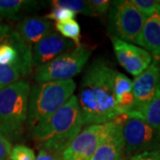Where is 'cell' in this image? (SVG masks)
Listing matches in <instances>:
<instances>
[{"instance_id":"52a82bcc","label":"cell","mask_w":160,"mask_h":160,"mask_svg":"<svg viewBox=\"0 0 160 160\" xmlns=\"http://www.w3.org/2000/svg\"><path fill=\"white\" fill-rule=\"evenodd\" d=\"M127 115L119 116L110 122L85 127L61 154L62 160H89L99 145L123 124Z\"/></svg>"},{"instance_id":"83f0119b","label":"cell","mask_w":160,"mask_h":160,"mask_svg":"<svg viewBox=\"0 0 160 160\" xmlns=\"http://www.w3.org/2000/svg\"><path fill=\"white\" fill-rule=\"evenodd\" d=\"M12 28L10 26H8L7 24L4 23L0 20V42L3 40V38L6 37V35L10 32Z\"/></svg>"},{"instance_id":"d4e9b609","label":"cell","mask_w":160,"mask_h":160,"mask_svg":"<svg viewBox=\"0 0 160 160\" xmlns=\"http://www.w3.org/2000/svg\"><path fill=\"white\" fill-rule=\"evenodd\" d=\"M12 142L0 132V160H9Z\"/></svg>"},{"instance_id":"2e32d148","label":"cell","mask_w":160,"mask_h":160,"mask_svg":"<svg viewBox=\"0 0 160 160\" xmlns=\"http://www.w3.org/2000/svg\"><path fill=\"white\" fill-rule=\"evenodd\" d=\"M126 115L142 118L160 134V90L149 102Z\"/></svg>"},{"instance_id":"7402d4cb","label":"cell","mask_w":160,"mask_h":160,"mask_svg":"<svg viewBox=\"0 0 160 160\" xmlns=\"http://www.w3.org/2000/svg\"><path fill=\"white\" fill-rule=\"evenodd\" d=\"M76 15L77 14L75 12L69 11L68 9L61 8V7H52L50 12H48L45 17L49 21L52 20V21H55L56 22H60L68 20H75Z\"/></svg>"},{"instance_id":"4fadbf2b","label":"cell","mask_w":160,"mask_h":160,"mask_svg":"<svg viewBox=\"0 0 160 160\" xmlns=\"http://www.w3.org/2000/svg\"><path fill=\"white\" fill-rule=\"evenodd\" d=\"M16 29L21 39L29 47L53 31L51 21L40 16L24 18L18 22Z\"/></svg>"},{"instance_id":"cb8c5ba5","label":"cell","mask_w":160,"mask_h":160,"mask_svg":"<svg viewBox=\"0 0 160 160\" xmlns=\"http://www.w3.org/2000/svg\"><path fill=\"white\" fill-rule=\"evenodd\" d=\"M92 11L95 15H104L109 12L111 1L109 0H90L89 1Z\"/></svg>"},{"instance_id":"ba28073f","label":"cell","mask_w":160,"mask_h":160,"mask_svg":"<svg viewBox=\"0 0 160 160\" xmlns=\"http://www.w3.org/2000/svg\"><path fill=\"white\" fill-rule=\"evenodd\" d=\"M125 158L160 149V134L140 118L127 116L122 125Z\"/></svg>"},{"instance_id":"d6986e66","label":"cell","mask_w":160,"mask_h":160,"mask_svg":"<svg viewBox=\"0 0 160 160\" xmlns=\"http://www.w3.org/2000/svg\"><path fill=\"white\" fill-rule=\"evenodd\" d=\"M52 7L65 8L73 12L76 14L81 13L86 16H94L95 13L92 11L89 1L85 0H52L50 2Z\"/></svg>"},{"instance_id":"7c38bea8","label":"cell","mask_w":160,"mask_h":160,"mask_svg":"<svg viewBox=\"0 0 160 160\" xmlns=\"http://www.w3.org/2000/svg\"><path fill=\"white\" fill-rule=\"evenodd\" d=\"M136 45L148 52L154 61H160V4L146 19Z\"/></svg>"},{"instance_id":"9c48e42d","label":"cell","mask_w":160,"mask_h":160,"mask_svg":"<svg viewBox=\"0 0 160 160\" xmlns=\"http://www.w3.org/2000/svg\"><path fill=\"white\" fill-rule=\"evenodd\" d=\"M109 38L118 63L133 77L142 73L152 62V56L142 47L126 42L115 36H109Z\"/></svg>"},{"instance_id":"4316f807","label":"cell","mask_w":160,"mask_h":160,"mask_svg":"<svg viewBox=\"0 0 160 160\" xmlns=\"http://www.w3.org/2000/svg\"><path fill=\"white\" fill-rule=\"evenodd\" d=\"M36 160H62V157H61V154L40 148Z\"/></svg>"},{"instance_id":"6da1fadb","label":"cell","mask_w":160,"mask_h":160,"mask_svg":"<svg viewBox=\"0 0 160 160\" xmlns=\"http://www.w3.org/2000/svg\"><path fill=\"white\" fill-rule=\"evenodd\" d=\"M116 69L103 60H96L86 69L78 97L82 125H101L123 114L114 92Z\"/></svg>"},{"instance_id":"e0dca14e","label":"cell","mask_w":160,"mask_h":160,"mask_svg":"<svg viewBox=\"0 0 160 160\" xmlns=\"http://www.w3.org/2000/svg\"><path fill=\"white\" fill-rule=\"evenodd\" d=\"M38 6L37 1L29 0H0V17L17 20L25 12Z\"/></svg>"},{"instance_id":"277c9868","label":"cell","mask_w":160,"mask_h":160,"mask_svg":"<svg viewBox=\"0 0 160 160\" xmlns=\"http://www.w3.org/2000/svg\"><path fill=\"white\" fill-rule=\"evenodd\" d=\"M30 85L18 80L0 90V132L11 142L22 140L27 123Z\"/></svg>"},{"instance_id":"44dd1931","label":"cell","mask_w":160,"mask_h":160,"mask_svg":"<svg viewBox=\"0 0 160 160\" xmlns=\"http://www.w3.org/2000/svg\"><path fill=\"white\" fill-rule=\"evenodd\" d=\"M9 160H36L33 149L23 144H16L12 148Z\"/></svg>"},{"instance_id":"8992f818","label":"cell","mask_w":160,"mask_h":160,"mask_svg":"<svg viewBox=\"0 0 160 160\" xmlns=\"http://www.w3.org/2000/svg\"><path fill=\"white\" fill-rule=\"evenodd\" d=\"M146 19L147 17L130 0L111 1L108 15V29L110 36L136 44Z\"/></svg>"},{"instance_id":"3957f363","label":"cell","mask_w":160,"mask_h":160,"mask_svg":"<svg viewBox=\"0 0 160 160\" xmlns=\"http://www.w3.org/2000/svg\"><path fill=\"white\" fill-rule=\"evenodd\" d=\"M73 79L38 83L30 87L26 126L30 131L46 122L74 95Z\"/></svg>"},{"instance_id":"7a4b0ae2","label":"cell","mask_w":160,"mask_h":160,"mask_svg":"<svg viewBox=\"0 0 160 160\" xmlns=\"http://www.w3.org/2000/svg\"><path fill=\"white\" fill-rule=\"evenodd\" d=\"M82 127L78 97L72 95L46 122L29 132L30 138L40 148L62 154L82 131Z\"/></svg>"},{"instance_id":"5b68a950","label":"cell","mask_w":160,"mask_h":160,"mask_svg":"<svg viewBox=\"0 0 160 160\" xmlns=\"http://www.w3.org/2000/svg\"><path fill=\"white\" fill-rule=\"evenodd\" d=\"M92 51L86 46H76L72 50L56 57L50 62L36 68L34 79L37 83L72 79L85 68Z\"/></svg>"},{"instance_id":"ac0fdd59","label":"cell","mask_w":160,"mask_h":160,"mask_svg":"<svg viewBox=\"0 0 160 160\" xmlns=\"http://www.w3.org/2000/svg\"><path fill=\"white\" fill-rule=\"evenodd\" d=\"M31 71L21 65L0 64V90L18 80L27 77Z\"/></svg>"},{"instance_id":"30bf717a","label":"cell","mask_w":160,"mask_h":160,"mask_svg":"<svg viewBox=\"0 0 160 160\" xmlns=\"http://www.w3.org/2000/svg\"><path fill=\"white\" fill-rule=\"evenodd\" d=\"M73 41L52 31L32 46V66L38 68L76 47Z\"/></svg>"},{"instance_id":"ffe728a7","label":"cell","mask_w":160,"mask_h":160,"mask_svg":"<svg viewBox=\"0 0 160 160\" xmlns=\"http://www.w3.org/2000/svg\"><path fill=\"white\" fill-rule=\"evenodd\" d=\"M55 29L58 33L67 39L71 40L77 46H81V28L76 20H68L64 22H55Z\"/></svg>"},{"instance_id":"8fae6325","label":"cell","mask_w":160,"mask_h":160,"mask_svg":"<svg viewBox=\"0 0 160 160\" xmlns=\"http://www.w3.org/2000/svg\"><path fill=\"white\" fill-rule=\"evenodd\" d=\"M132 90L135 100L132 111L147 104L156 96L160 90V61L153 60L142 73L134 78Z\"/></svg>"},{"instance_id":"603a6c76","label":"cell","mask_w":160,"mask_h":160,"mask_svg":"<svg viewBox=\"0 0 160 160\" xmlns=\"http://www.w3.org/2000/svg\"><path fill=\"white\" fill-rule=\"evenodd\" d=\"M130 1L147 18L154 12L157 7L160 4V1H157V0H130Z\"/></svg>"},{"instance_id":"484cf974","label":"cell","mask_w":160,"mask_h":160,"mask_svg":"<svg viewBox=\"0 0 160 160\" xmlns=\"http://www.w3.org/2000/svg\"><path fill=\"white\" fill-rule=\"evenodd\" d=\"M126 160H160V149L133 155Z\"/></svg>"},{"instance_id":"5bb4252c","label":"cell","mask_w":160,"mask_h":160,"mask_svg":"<svg viewBox=\"0 0 160 160\" xmlns=\"http://www.w3.org/2000/svg\"><path fill=\"white\" fill-rule=\"evenodd\" d=\"M122 125L99 145L89 160H125Z\"/></svg>"},{"instance_id":"9a60e30c","label":"cell","mask_w":160,"mask_h":160,"mask_svg":"<svg viewBox=\"0 0 160 160\" xmlns=\"http://www.w3.org/2000/svg\"><path fill=\"white\" fill-rule=\"evenodd\" d=\"M132 87V81L127 76L117 70L114 77L115 96L118 106L123 114L130 113L135 105Z\"/></svg>"}]
</instances>
